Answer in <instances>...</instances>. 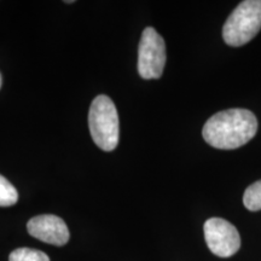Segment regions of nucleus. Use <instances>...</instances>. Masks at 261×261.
Returning a JSON list of instances; mask_svg holds the SVG:
<instances>
[{"label": "nucleus", "instance_id": "1", "mask_svg": "<svg viewBox=\"0 0 261 261\" xmlns=\"http://www.w3.org/2000/svg\"><path fill=\"white\" fill-rule=\"evenodd\" d=\"M257 130V120L250 110L227 109L205 122L202 136L215 149L233 150L247 144Z\"/></svg>", "mask_w": 261, "mask_h": 261}, {"label": "nucleus", "instance_id": "2", "mask_svg": "<svg viewBox=\"0 0 261 261\" xmlns=\"http://www.w3.org/2000/svg\"><path fill=\"white\" fill-rule=\"evenodd\" d=\"M91 137L98 148L113 151L119 144L120 122L115 104L108 96L100 94L93 99L89 113Z\"/></svg>", "mask_w": 261, "mask_h": 261}, {"label": "nucleus", "instance_id": "3", "mask_svg": "<svg viewBox=\"0 0 261 261\" xmlns=\"http://www.w3.org/2000/svg\"><path fill=\"white\" fill-rule=\"evenodd\" d=\"M261 29V0H246L231 12L223 27L228 46L240 47L255 37Z\"/></svg>", "mask_w": 261, "mask_h": 261}, {"label": "nucleus", "instance_id": "4", "mask_svg": "<svg viewBox=\"0 0 261 261\" xmlns=\"http://www.w3.org/2000/svg\"><path fill=\"white\" fill-rule=\"evenodd\" d=\"M166 64L165 40L152 27L143 31L138 48V73L143 79H160Z\"/></svg>", "mask_w": 261, "mask_h": 261}, {"label": "nucleus", "instance_id": "5", "mask_svg": "<svg viewBox=\"0 0 261 261\" xmlns=\"http://www.w3.org/2000/svg\"><path fill=\"white\" fill-rule=\"evenodd\" d=\"M205 243L214 255L230 257L241 248V236L237 228L221 218H211L203 226Z\"/></svg>", "mask_w": 261, "mask_h": 261}, {"label": "nucleus", "instance_id": "6", "mask_svg": "<svg viewBox=\"0 0 261 261\" xmlns=\"http://www.w3.org/2000/svg\"><path fill=\"white\" fill-rule=\"evenodd\" d=\"M28 233L42 242L62 247L69 241L67 224L57 215L44 214L32 218L27 224Z\"/></svg>", "mask_w": 261, "mask_h": 261}, {"label": "nucleus", "instance_id": "7", "mask_svg": "<svg viewBox=\"0 0 261 261\" xmlns=\"http://www.w3.org/2000/svg\"><path fill=\"white\" fill-rule=\"evenodd\" d=\"M243 203L248 211H261V180H257L247 188L243 195Z\"/></svg>", "mask_w": 261, "mask_h": 261}, {"label": "nucleus", "instance_id": "8", "mask_svg": "<svg viewBox=\"0 0 261 261\" xmlns=\"http://www.w3.org/2000/svg\"><path fill=\"white\" fill-rule=\"evenodd\" d=\"M18 192L14 185L0 174V207H11L17 203Z\"/></svg>", "mask_w": 261, "mask_h": 261}, {"label": "nucleus", "instance_id": "9", "mask_svg": "<svg viewBox=\"0 0 261 261\" xmlns=\"http://www.w3.org/2000/svg\"><path fill=\"white\" fill-rule=\"evenodd\" d=\"M9 261H50L44 252L31 248H18L10 254Z\"/></svg>", "mask_w": 261, "mask_h": 261}, {"label": "nucleus", "instance_id": "10", "mask_svg": "<svg viewBox=\"0 0 261 261\" xmlns=\"http://www.w3.org/2000/svg\"><path fill=\"white\" fill-rule=\"evenodd\" d=\"M2 83H3V79H2V75H0V87H2Z\"/></svg>", "mask_w": 261, "mask_h": 261}]
</instances>
